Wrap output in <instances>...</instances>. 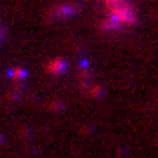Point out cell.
<instances>
[{
    "instance_id": "6da1fadb",
    "label": "cell",
    "mask_w": 158,
    "mask_h": 158,
    "mask_svg": "<svg viewBox=\"0 0 158 158\" xmlns=\"http://www.w3.org/2000/svg\"><path fill=\"white\" fill-rule=\"evenodd\" d=\"M137 21V10L130 0H116L106 5V19L104 26L109 28H118V26H130Z\"/></svg>"
},
{
    "instance_id": "7a4b0ae2",
    "label": "cell",
    "mask_w": 158,
    "mask_h": 158,
    "mask_svg": "<svg viewBox=\"0 0 158 158\" xmlns=\"http://www.w3.org/2000/svg\"><path fill=\"white\" fill-rule=\"evenodd\" d=\"M2 35H5V31H2V26H0V40H2Z\"/></svg>"
}]
</instances>
